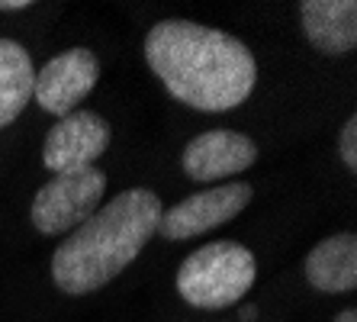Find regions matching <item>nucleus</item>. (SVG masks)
Returning <instances> with one entry per match:
<instances>
[{"mask_svg":"<svg viewBox=\"0 0 357 322\" xmlns=\"http://www.w3.org/2000/svg\"><path fill=\"white\" fill-rule=\"evenodd\" d=\"M145 61L171 97L199 113L241 107L258 84V65L245 42L190 20L151 26Z\"/></svg>","mask_w":357,"mask_h":322,"instance_id":"nucleus-1","label":"nucleus"},{"mask_svg":"<svg viewBox=\"0 0 357 322\" xmlns=\"http://www.w3.org/2000/svg\"><path fill=\"white\" fill-rule=\"evenodd\" d=\"M161 200L149 187H132L87 216L52 255V281L68 297L107 287L132 265L158 232Z\"/></svg>","mask_w":357,"mask_h":322,"instance_id":"nucleus-2","label":"nucleus"},{"mask_svg":"<svg viewBox=\"0 0 357 322\" xmlns=\"http://www.w3.org/2000/svg\"><path fill=\"white\" fill-rule=\"evenodd\" d=\"M258 277V261L241 242L222 239L197 248L177 268V293L197 309L235 306Z\"/></svg>","mask_w":357,"mask_h":322,"instance_id":"nucleus-3","label":"nucleus"},{"mask_svg":"<svg viewBox=\"0 0 357 322\" xmlns=\"http://www.w3.org/2000/svg\"><path fill=\"white\" fill-rule=\"evenodd\" d=\"M107 193V174L100 168H81V171L55 174L49 184H42L36 193L29 219L42 235H61L93 216L100 210V200Z\"/></svg>","mask_w":357,"mask_h":322,"instance_id":"nucleus-4","label":"nucleus"},{"mask_svg":"<svg viewBox=\"0 0 357 322\" xmlns=\"http://www.w3.org/2000/svg\"><path fill=\"white\" fill-rule=\"evenodd\" d=\"M251 197H255V187L245 181L222 184V187L193 193V197L181 200L177 207L161 213V223H158L161 239L181 242V239L203 235V232L216 229V226L229 223L232 216H238L251 203Z\"/></svg>","mask_w":357,"mask_h":322,"instance_id":"nucleus-5","label":"nucleus"},{"mask_svg":"<svg viewBox=\"0 0 357 322\" xmlns=\"http://www.w3.org/2000/svg\"><path fill=\"white\" fill-rule=\"evenodd\" d=\"M109 145V123L93 110H75V113L55 119L42 145V165L52 174H68L91 168Z\"/></svg>","mask_w":357,"mask_h":322,"instance_id":"nucleus-6","label":"nucleus"},{"mask_svg":"<svg viewBox=\"0 0 357 322\" xmlns=\"http://www.w3.org/2000/svg\"><path fill=\"white\" fill-rule=\"evenodd\" d=\"M100 78V61L91 49H68L55 55L52 61L36 71L33 97L45 113L52 116H68L81 107V100L93 91V84Z\"/></svg>","mask_w":357,"mask_h":322,"instance_id":"nucleus-7","label":"nucleus"},{"mask_svg":"<svg viewBox=\"0 0 357 322\" xmlns=\"http://www.w3.org/2000/svg\"><path fill=\"white\" fill-rule=\"evenodd\" d=\"M181 161L183 174L190 181L209 184L248 171L258 161V145L251 136L235 133V129H209V133H199L197 139H190Z\"/></svg>","mask_w":357,"mask_h":322,"instance_id":"nucleus-8","label":"nucleus"},{"mask_svg":"<svg viewBox=\"0 0 357 322\" xmlns=\"http://www.w3.org/2000/svg\"><path fill=\"white\" fill-rule=\"evenodd\" d=\"M299 20H303L306 39L325 55H344L357 45L354 0H303Z\"/></svg>","mask_w":357,"mask_h":322,"instance_id":"nucleus-9","label":"nucleus"},{"mask_svg":"<svg viewBox=\"0 0 357 322\" xmlns=\"http://www.w3.org/2000/svg\"><path fill=\"white\" fill-rule=\"evenodd\" d=\"M306 281L322 293H348L357 287V239L338 232L322 239L306 255Z\"/></svg>","mask_w":357,"mask_h":322,"instance_id":"nucleus-10","label":"nucleus"},{"mask_svg":"<svg viewBox=\"0 0 357 322\" xmlns=\"http://www.w3.org/2000/svg\"><path fill=\"white\" fill-rule=\"evenodd\" d=\"M36 68L29 52L13 39H0V129L17 123L33 97Z\"/></svg>","mask_w":357,"mask_h":322,"instance_id":"nucleus-11","label":"nucleus"},{"mask_svg":"<svg viewBox=\"0 0 357 322\" xmlns=\"http://www.w3.org/2000/svg\"><path fill=\"white\" fill-rule=\"evenodd\" d=\"M338 152H341V161L348 165V171H357V116H348L344 126H341Z\"/></svg>","mask_w":357,"mask_h":322,"instance_id":"nucleus-12","label":"nucleus"},{"mask_svg":"<svg viewBox=\"0 0 357 322\" xmlns=\"http://www.w3.org/2000/svg\"><path fill=\"white\" fill-rule=\"evenodd\" d=\"M29 0H0V10H26Z\"/></svg>","mask_w":357,"mask_h":322,"instance_id":"nucleus-13","label":"nucleus"},{"mask_svg":"<svg viewBox=\"0 0 357 322\" xmlns=\"http://www.w3.org/2000/svg\"><path fill=\"white\" fill-rule=\"evenodd\" d=\"M255 316H258V306H241V319L245 322H255Z\"/></svg>","mask_w":357,"mask_h":322,"instance_id":"nucleus-14","label":"nucleus"},{"mask_svg":"<svg viewBox=\"0 0 357 322\" xmlns=\"http://www.w3.org/2000/svg\"><path fill=\"white\" fill-rule=\"evenodd\" d=\"M335 322H357V313L354 309H344V313H338V319Z\"/></svg>","mask_w":357,"mask_h":322,"instance_id":"nucleus-15","label":"nucleus"}]
</instances>
